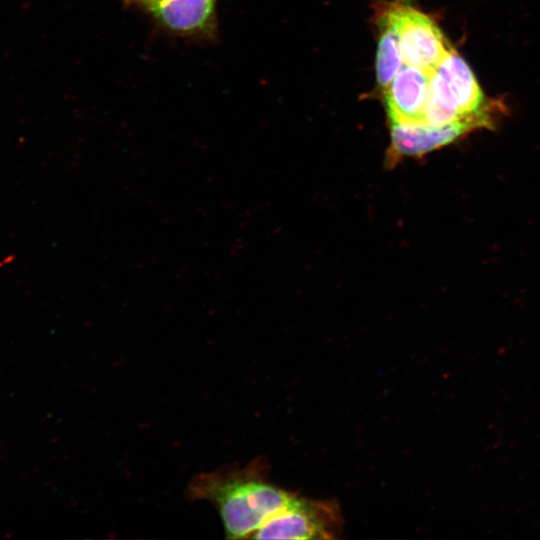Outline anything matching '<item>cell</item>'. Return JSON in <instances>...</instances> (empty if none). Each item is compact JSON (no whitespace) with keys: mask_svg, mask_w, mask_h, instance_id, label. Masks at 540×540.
<instances>
[{"mask_svg":"<svg viewBox=\"0 0 540 540\" xmlns=\"http://www.w3.org/2000/svg\"><path fill=\"white\" fill-rule=\"evenodd\" d=\"M264 468L261 460H255L245 468H219L197 474L187 485V497L213 504L227 538L252 537L295 496L269 483Z\"/></svg>","mask_w":540,"mask_h":540,"instance_id":"cell-1","label":"cell"},{"mask_svg":"<svg viewBox=\"0 0 540 540\" xmlns=\"http://www.w3.org/2000/svg\"><path fill=\"white\" fill-rule=\"evenodd\" d=\"M423 120L434 126L457 121L472 122L478 127L491 124L483 91L454 49L430 75Z\"/></svg>","mask_w":540,"mask_h":540,"instance_id":"cell-2","label":"cell"},{"mask_svg":"<svg viewBox=\"0 0 540 540\" xmlns=\"http://www.w3.org/2000/svg\"><path fill=\"white\" fill-rule=\"evenodd\" d=\"M380 6L398 34L403 61L432 73L453 49L439 26L408 3L396 1Z\"/></svg>","mask_w":540,"mask_h":540,"instance_id":"cell-3","label":"cell"},{"mask_svg":"<svg viewBox=\"0 0 540 540\" xmlns=\"http://www.w3.org/2000/svg\"><path fill=\"white\" fill-rule=\"evenodd\" d=\"M343 527L338 505L333 501L294 496L254 534L256 539H335Z\"/></svg>","mask_w":540,"mask_h":540,"instance_id":"cell-4","label":"cell"},{"mask_svg":"<svg viewBox=\"0 0 540 540\" xmlns=\"http://www.w3.org/2000/svg\"><path fill=\"white\" fill-rule=\"evenodd\" d=\"M478 128L472 122L457 121L442 126L427 123H390L389 159L423 156Z\"/></svg>","mask_w":540,"mask_h":540,"instance_id":"cell-5","label":"cell"},{"mask_svg":"<svg viewBox=\"0 0 540 540\" xmlns=\"http://www.w3.org/2000/svg\"><path fill=\"white\" fill-rule=\"evenodd\" d=\"M430 75L407 64L400 68L382 93L389 123H425L423 111Z\"/></svg>","mask_w":540,"mask_h":540,"instance_id":"cell-6","label":"cell"},{"mask_svg":"<svg viewBox=\"0 0 540 540\" xmlns=\"http://www.w3.org/2000/svg\"><path fill=\"white\" fill-rule=\"evenodd\" d=\"M216 0H162L149 7L164 27L180 33L204 31L211 23Z\"/></svg>","mask_w":540,"mask_h":540,"instance_id":"cell-7","label":"cell"},{"mask_svg":"<svg viewBox=\"0 0 540 540\" xmlns=\"http://www.w3.org/2000/svg\"><path fill=\"white\" fill-rule=\"evenodd\" d=\"M379 39L376 54V82L381 93L388 87L402 65L398 34L387 14L379 5L376 13Z\"/></svg>","mask_w":540,"mask_h":540,"instance_id":"cell-8","label":"cell"},{"mask_svg":"<svg viewBox=\"0 0 540 540\" xmlns=\"http://www.w3.org/2000/svg\"><path fill=\"white\" fill-rule=\"evenodd\" d=\"M131 1L147 6L149 8L162 0H131Z\"/></svg>","mask_w":540,"mask_h":540,"instance_id":"cell-9","label":"cell"},{"mask_svg":"<svg viewBox=\"0 0 540 540\" xmlns=\"http://www.w3.org/2000/svg\"><path fill=\"white\" fill-rule=\"evenodd\" d=\"M398 1H401V2H404V3H408V4L411 2V0H398Z\"/></svg>","mask_w":540,"mask_h":540,"instance_id":"cell-10","label":"cell"}]
</instances>
